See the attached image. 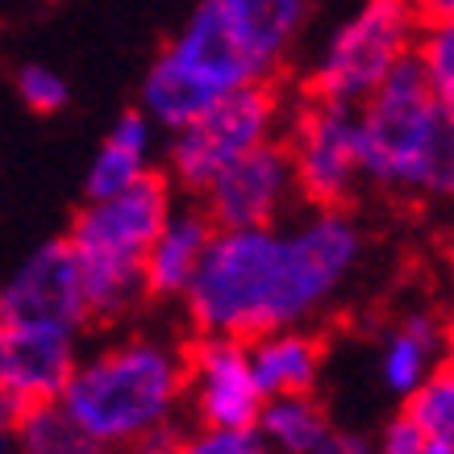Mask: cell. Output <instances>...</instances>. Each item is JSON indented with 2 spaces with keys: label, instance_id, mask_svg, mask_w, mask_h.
I'll return each instance as SVG.
<instances>
[{
  "label": "cell",
  "instance_id": "cell-1",
  "mask_svg": "<svg viewBox=\"0 0 454 454\" xmlns=\"http://www.w3.org/2000/svg\"><path fill=\"white\" fill-rule=\"evenodd\" d=\"M367 259V230L350 205L313 208L279 225L217 230L179 304L192 333L259 338L313 325Z\"/></svg>",
  "mask_w": 454,
  "mask_h": 454
},
{
  "label": "cell",
  "instance_id": "cell-2",
  "mask_svg": "<svg viewBox=\"0 0 454 454\" xmlns=\"http://www.w3.org/2000/svg\"><path fill=\"white\" fill-rule=\"evenodd\" d=\"M355 113L363 188L454 205V113L429 88L421 59L396 63Z\"/></svg>",
  "mask_w": 454,
  "mask_h": 454
},
{
  "label": "cell",
  "instance_id": "cell-3",
  "mask_svg": "<svg viewBox=\"0 0 454 454\" xmlns=\"http://www.w3.org/2000/svg\"><path fill=\"white\" fill-rule=\"evenodd\" d=\"M184 384L188 358L176 342L159 333H129L92 355H80L59 392V409L80 438L125 450L146 429L179 421Z\"/></svg>",
  "mask_w": 454,
  "mask_h": 454
},
{
  "label": "cell",
  "instance_id": "cell-4",
  "mask_svg": "<svg viewBox=\"0 0 454 454\" xmlns=\"http://www.w3.org/2000/svg\"><path fill=\"white\" fill-rule=\"evenodd\" d=\"M176 188L167 176H142L121 192L88 200L71 217L67 238L88 321L117 325L146 301V279L142 262L151 250L163 217L176 205Z\"/></svg>",
  "mask_w": 454,
  "mask_h": 454
},
{
  "label": "cell",
  "instance_id": "cell-5",
  "mask_svg": "<svg viewBox=\"0 0 454 454\" xmlns=\"http://www.w3.org/2000/svg\"><path fill=\"white\" fill-rule=\"evenodd\" d=\"M254 80H271V67L254 55V46L242 38L221 0H200L146 67L138 109L159 129L176 134L213 100Z\"/></svg>",
  "mask_w": 454,
  "mask_h": 454
},
{
  "label": "cell",
  "instance_id": "cell-6",
  "mask_svg": "<svg viewBox=\"0 0 454 454\" xmlns=\"http://www.w3.org/2000/svg\"><path fill=\"white\" fill-rule=\"evenodd\" d=\"M426 17L417 0H355L317 42L304 92L338 105H363L396 63L417 55Z\"/></svg>",
  "mask_w": 454,
  "mask_h": 454
},
{
  "label": "cell",
  "instance_id": "cell-7",
  "mask_svg": "<svg viewBox=\"0 0 454 454\" xmlns=\"http://www.w3.org/2000/svg\"><path fill=\"white\" fill-rule=\"evenodd\" d=\"M284 117H288V105L271 80H254L225 92L196 121L171 134V146H167L171 188L196 200L225 163H234L238 154H247L259 142L279 138Z\"/></svg>",
  "mask_w": 454,
  "mask_h": 454
},
{
  "label": "cell",
  "instance_id": "cell-8",
  "mask_svg": "<svg viewBox=\"0 0 454 454\" xmlns=\"http://www.w3.org/2000/svg\"><path fill=\"white\" fill-rule=\"evenodd\" d=\"M279 138L288 146L296 192L304 205L333 208L350 205L363 188V159H358V113L355 105L304 97L288 109Z\"/></svg>",
  "mask_w": 454,
  "mask_h": 454
},
{
  "label": "cell",
  "instance_id": "cell-9",
  "mask_svg": "<svg viewBox=\"0 0 454 454\" xmlns=\"http://www.w3.org/2000/svg\"><path fill=\"white\" fill-rule=\"evenodd\" d=\"M80 321L0 309V400L29 409L59 400L71 367L80 363Z\"/></svg>",
  "mask_w": 454,
  "mask_h": 454
},
{
  "label": "cell",
  "instance_id": "cell-10",
  "mask_svg": "<svg viewBox=\"0 0 454 454\" xmlns=\"http://www.w3.org/2000/svg\"><path fill=\"white\" fill-rule=\"evenodd\" d=\"M196 200L217 230L279 225L301 200L284 138H267L247 154H238L234 163H225L208 179V188Z\"/></svg>",
  "mask_w": 454,
  "mask_h": 454
},
{
  "label": "cell",
  "instance_id": "cell-11",
  "mask_svg": "<svg viewBox=\"0 0 454 454\" xmlns=\"http://www.w3.org/2000/svg\"><path fill=\"white\" fill-rule=\"evenodd\" d=\"M188 358V384H184V409L205 429H247L262 409V387L250 367V350L242 338H217L196 333V342L184 350Z\"/></svg>",
  "mask_w": 454,
  "mask_h": 454
},
{
  "label": "cell",
  "instance_id": "cell-12",
  "mask_svg": "<svg viewBox=\"0 0 454 454\" xmlns=\"http://www.w3.org/2000/svg\"><path fill=\"white\" fill-rule=\"evenodd\" d=\"M0 309L4 313H34V317H63V321H88L80 292V271L71 259L67 238H51L13 267V276L0 284Z\"/></svg>",
  "mask_w": 454,
  "mask_h": 454
},
{
  "label": "cell",
  "instance_id": "cell-13",
  "mask_svg": "<svg viewBox=\"0 0 454 454\" xmlns=\"http://www.w3.org/2000/svg\"><path fill=\"white\" fill-rule=\"evenodd\" d=\"M450 321L434 309H409L380 338L375 375L387 396L404 400L417 384H426L442 363H450Z\"/></svg>",
  "mask_w": 454,
  "mask_h": 454
},
{
  "label": "cell",
  "instance_id": "cell-14",
  "mask_svg": "<svg viewBox=\"0 0 454 454\" xmlns=\"http://www.w3.org/2000/svg\"><path fill=\"white\" fill-rule=\"evenodd\" d=\"M213 234H217V225L208 221V213L200 205H171L151 250H146V262H142L146 296H154V301H171L176 296L179 301L184 288L192 284Z\"/></svg>",
  "mask_w": 454,
  "mask_h": 454
},
{
  "label": "cell",
  "instance_id": "cell-15",
  "mask_svg": "<svg viewBox=\"0 0 454 454\" xmlns=\"http://www.w3.org/2000/svg\"><path fill=\"white\" fill-rule=\"evenodd\" d=\"M154 138H159V125L146 117L142 109H125L117 121L109 125V134L100 138L88 176H83V196L100 200L138 184L142 176H151L154 163Z\"/></svg>",
  "mask_w": 454,
  "mask_h": 454
},
{
  "label": "cell",
  "instance_id": "cell-16",
  "mask_svg": "<svg viewBox=\"0 0 454 454\" xmlns=\"http://www.w3.org/2000/svg\"><path fill=\"white\" fill-rule=\"evenodd\" d=\"M250 367L259 380L262 396H284V392H317L325 372V346L309 325L259 333L247 342Z\"/></svg>",
  "mask_w": 454,
  "mask_h": 454
},
{
  "label": "cell",
  "instance_id": "cell-17",
  "mask_svg": "<svg viewBox=\"0 0 454 454\" xmlns=\"http://www.w3.org/2000/svg\"><path fill=\"white\" fill-rule=\"evenodd\" d=\"M221 4L242 29V38L254 46V55L271 67V75L284 67V59L296 51V42L309 26L304 0H221Z\"/></svg>",
  "mask_w": 454,
  "mask_h": 454
},
{
  "label": "cell",
  "instance_id": "cell-18",
  "mask_svg": "<svg viewBox=\"0 0 454 454\" xmlns=\"http://www.w3.org/2000/svg\"><path fill=\"white\" fill-rule=\"evenodd\" d=\"M254 429L276 454H304L330 429V413L317 400V392H284V396L262 400Z\"/></svg>",
  "mask_w": 454,
  "mask_h": 454
},
{
  "label": "cell",
  "instance_id": "cell-19",
  "mask_svg": "<svg viewBox=\"0 0 454 454\" xmlns=\"http://www.w3.org/2000/svg\"><path fill=\"white\" fill-rule=\"evenodd\" d=\"M426 442V454H454V363H442L426 384L404 396V409Z\"/></svg>",
  "mask_w": 454,
  "mask_h": 454
},
{
  "label": "cell",
  "instance_id": "cell-20",
  "mask_svg": "<svg viewBox=\"0 0 454 454\" xmlns=\"http://www.w3.org/2000/svg\"><path fill=\"white\" fill-rule=\"evenodd\" d=\"M80 438L67 413L59 409V400L29 404L13 413V454H59L63 446Z\"/></svg>",
  "mask_w": 454,
  "mask_h": 454
},
{
  "label": "cell",
  "instance_id": "cell-21",
  "mask_svg": "<svg viewBox=\"0 0 454 454\" xmlns=\"http://www.w3.org/2000/svg\"><path fill=\"white\" fill-rule=\"evenodd\" d=\"M417 59L426 67L429 88L438 92V100L454 113V21H434L426 26L421 42H417Z\"/></svg>",
  "mask_w": 454,
  "mask_h": 454
},
{
  "label": "cell",
  "instance_id": "cell-22",
  "mask_svg": "<svg viewBox=\"0 0 454 454\" xmlns=\"http://www.w3.org/2000/svg\"><path fill=\"white\" fill-rule=\"evenodd\" d=\"M17 97H21V105H26L29 113L55 117V113L67 109L71 88L55 67H46V63H26V67L17 71Z\"/></svg>",
  "mask_w": 454,
  "mask_h": 454
},
{
  "label": "cell",
  "instance_id": "cell-23",
  "mask_svg": "<svg viewBox=\"0 0 454 454\" xmlns=\"http://www.w3.org/2000/svg\"><path fill=\"white\" fill-rule=\"evenodd\" d=\"M176 454H276L254 426L247 429H205L196 426L192 434H184Z\"/></svg>",
  "mask_w": 454,
  "mask_h": 454
},
{
  "label": "cell",
  "instance_id": "cell-24",
  "mask_svg": "<svg viewBox=\"0 0 454 454\" xmlns=\"http://www.w3.org/2000/svg\"><path fill=\"white\" fill-rule=\"evenodd\" d=\"M372 454H426V442L417 434V426L404 413H396L380 429V438L372 442Z\"/></svg>",
  "mask_w": 454,
  "mask_h": 454
},
{
  "label": "cell",
  "instance_id": "cell-25",
  "mask_svg": "<svg viewBox=\"0 0 454 454\" xmlns=\"http://www.w3.org/2000/svg\"><path fill=\"white\" fill-rule=\"evenodd\" d=\"M304 454H372V438L358 429H325Z\"/></svg>",
  "mask_w": 454,
  "mask_h": 454
},
{
  "label": "cell",
  "instance_id": "cell-26",
  "mask_svg": "<svg viewBox=\"0 0 454 454\" xmlns=\"http://www.w3.org/2000/svg\"><path fill=\"white\" fill-rule=\"evenodd\" d=\"M179 438H184V426H179V421H167V426H154V429H146L142 438H134L121 454H176Z\"/></svg>",
  "mask_w": 454,
  "mask_h": 454
},
{
  "label": "cell",
  "instance_id": "cell-27",
  "mask_svg": "<svg viewBox=\"0 0 454 454\" xmlns=\"http://www.w3.org/2000/svg\"><path fill=\"white\" fill-rule=\"evenodd\" d=\"M417 4H421L426 26H434V21H454V0H417Z\"/></svg>",
  "mask_w": 454,
  "mask_h": 454
},
{
  "label": "cell",
  "instance_id": "cell-28",
  "mask_svg": "<svg viewBox=\"0 0 454 454\" xmlns=\"http://www.w3.org/2000/svg\"><path fill=\"white\" fill-rule=\"evenodd\" d=\"M0 454H13V409L0 400Z\"/></svg>",
  "mask_w": 454,
  "mask_h": 454
},
{
  "label": "cell",
  "instance_id": "cell-29",
  "mask_svg": "<svg viewBox=\"0 0 454 454\" xmlns=\"http://www.w3.org/2000/svg\"><path fill=\"white\" fill-rule=\"evenodd\" d=\"M59 454H121V450H113V446H105V442H92V438H75L71 446H63Z\"/></svg>",
  "mask_w": 454,
  "mask_h": 454
},
{
  "label": "cell",
  "instance_id": "cell-30",
  "mask_svg": "<svg viewBox=\"0 0 454 454\" xmlns=\"http://www.w3.org/2000/svg\"><path fill=\"white\" fill-rule=\"evenodd\" d=\"M450 363H454V333H450Z\"/></svg>",
  "mask_w": 454,
  "mask_h": 454
},
{
  "label": "cell",
  "instance_id": "cell-31",
  "mask_svg": "<svg viewBox=\"0 0 454 454\" xmlns=\"http://www.w3.org/2000/svg\"><path fill=\"white\" fill-rule=\"evenodd\" d=\"M304 4H309V9H313V4H317V0H304Z\"/></svg>",
  "mask_w": 454,
  "mask_h": 454
}]
</instances>
